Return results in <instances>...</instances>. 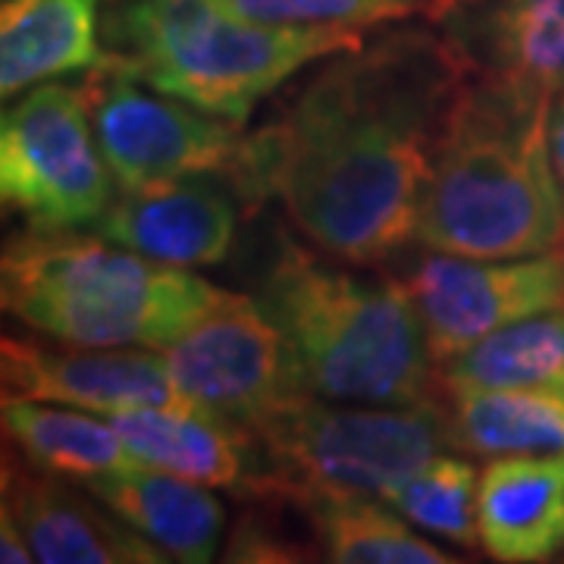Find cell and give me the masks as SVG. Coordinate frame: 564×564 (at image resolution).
<instances>
[{"mask_svg": "<svg viewBox=\"0 0 564 564\" xmlns=\"http://www.w3.org/2000/svg\"><path fill=\"white\" fill-rule=\"evenodd\" d=\"M464 79L433 25H392L323 57L248 135L239 198H276L336 261H386L417 239L436 141Z\"/></svg>", "mask_w": 564, "mask_h": 564, "instance_id": "cell-1", "label": "cell"}, {"mask_svg": "<svg viewBox=\"0 0 564 564\" xmlns=\"http://www.w3.org/2000/svg\"><path fill=\"white\" fill-rule=\"evenodd\" d=\"M552 101L521 82L467 73L436 141L414 242L484 261L564 248Z\"/></svg>", "mask_w": 564, "mask_h": 564, "instance_id": "cell-2", "label": "cell"}, {"mask_svg": "<svg viewBox=\"0 0 564 564\" xmlns=\"http://www.w3.org/2000/svg\"><path fill=\"white\" fill-rule=\"evenodd\" d=\"M254 299L280 333L292 392L392 408L443 404L404 280L358 276L282 239Z\"/></svg>", "mask_w": 564, "mask_h": 564, "instance_id": "cell-3", "label": "cell"}, {"mask_svg": "<svg viewBox=\"0 0 564 564\" xmlns=\"http://www.w3.org/2000/svg\"><path fill=\"white\" fill-rule=\"evenodd\" d=\"M226 289L79 229L10 236L0 258V302L47 339L95 348L163 351L220 302Z\"/></svg>", "mask_w": 564, "mask_h": 564, "instance_id": "cell-4", "label": "cell"}, {"mask_svg": "<svg viewBox=\"0 0 564 564\" xmlns=\"http://www.w3.org/2000/svg\"><path fill=\"white\" fill-rule=\"evenodd\" d=\"M364 32L280 29L223 0H104V63L214 117L245 126L304 66L358 47Z\"/></svg>", "mask_w": 564, "mask_h": 564, "instance_id": "cell-5", "label": "cell"}, {"mask_svg": "<svg viewBox=\"0 0 564 564\" xmlns=\"http://www.w3.org/2000/svg\"><path fill=\"white\" fill-rule=\"evenodd\" d=\"M261 452V480L248 492L373 496L448 445L440 408L329 402L285 392L248 430Z\"/></svg>", "mask_w": 564, "mask_h": 564, "instance_id": "cell-6", "label": "cell"}, {"mask_svg": "<svg viewBox=\"0 0 564 564\" xmlns=\"http://www.w3.org/2000/svg\"><path fill=\"white\" fill-rule=\"evenodd\" d=\"M82 85L41 82L0 117V198L32 229H82L113 195Z\"/></svg>", "mask_w": 564, "mask_h": 564, "instance_id": "cell-7", "label": "cell"}, {"mask_svg": "<svg viewBox=\"0 0 564 564\" xmlns=\"http://www.w3.org/2000/svg\"><path fill=\"white\" fill-rule=\"evenodd\" d=\"M82 91L104 161L122 192L188 176H220L236 188L248 151L239 122L170 98L104 61L82 82Z\"/></svg>", "mask_w": 564, "mask_h": 564, "instance_id": "cell-8", "label": "cell"}, {"mask_svg": "<svg viewBox=\"0 0 564 564\" xmlns=\"http://www.w3.org/2000/svg\"><path fill=\"white\" fill-rule=\"evenodd\" d=\"M404 285L440 367L508 323L564 307V248L502 261L430 251Z\"/></svg>", "mask_w": 564, "mask_h": 564, "instance_id": "cell-9", "label": "cell"}, {"mask_svg": "<svg viewBox=\"0 0 564 564\" xmlns=\"http://www.w3.org/2000/svg\"><path fill=\"white\" fill-rule=\"evenodd\" d=\"M163 358L182 402L242 430L292 392L280 333L254 295L226 292Z\"/></svg>", "mask_w": 564, "mask_h": 564, "instance_id": "cell-10", "label": "cell"}, {"mask_svg": "<svg viewBox=\"0 0 564 564\" xmlns=\"http://www.w3.org/2000/svg\"><path fill=\"white\" fill-rule=\"evenodd\" d=\"M3 402H54L122 414L139 408H188L154 348H95L3 336L0 343Z\"/></svg>", "mask_w": 564, "mask_h": 564, "instance_id": "cell-11", "label": "cell"}, {"mask_svg": "<svg viewBox=\"0 0 564 564\" xmlns=\"http://www.w3.org/2000/svg\"><path fill=\"white\" fill-rule=\"evenodd\" d=\"M32 464L20 448L3 452V505L13 511L35 562L47 564H161L170 555L113 514L88 502V489Z\"/></svg>", "mask_w": 564, "mask_h": 564, "instance_id": "cell-12", "label": "cell"}, {"mask_svg": "<svg viewBox=\"0 0 564 564\" xmlns=\"http://www.w3.org/2000/svg\"><path fill=\"white\" fill-rule=\"evenodd\" d=\"M242 198L220 176H188L148 188H129L113 198L95 232L151 261L173 267L220 263L239 229Z\"/></svg>", "mask_w": 564, "mask_h": 564, "instance_id": "cell-13", "label": "cell"}, {"mask_svg": "<svg viewBox=\"0 0 564 564\" xmlns=\"http://www.w3.org/2000/svg\"><path fill=\"white\" fill-rule=\"evenodd\" d=\"M423 17L467 73L564 95V0H430Z\"/></svg>", "mask_w": 564, "mask_h": 564, "instance_id": "cell-14", "label": "cell"}, {"mask_svg": "<svg viewBox=\"0 0 564 564\" xmlns=\"http://www.w3.org/2000/svg\"><path fill=\"white\" fill-rule=\"evenodd\" d=\"M141 467L182 480L251 492L261 480V452L254 436L195 408H139L107 414Z\"/></svg>", "mask_w": 564, "mask_h": 564, "instance_id": "cell-15", "label": "cell"}, {"mask_svg": "<svg viewBox=\"0 0 564 564\" xmlns=\"http://www.w3.org/2000/svg\"><path fill=\"white\" fill-rule=\"evenodd\" d=\"M480 549L505 564L564 552V458L496 455L477 480Z\"/></svg>", "mask_w": 564, "mask_h": 564, "instance_id": "cell-16", "label": "cell"}, {"mask_svg": "<svg viewBox=\"0 0 564 564\" xmlns=\"http://www.w3.org/2000/svg\"><path fill=\"white\" fill-rule=\"evenodd\" d=\"M95 499L170 555V562H214L226 533V508L214 489L151 467L85 480Z\"/></svg>", "mask_w": 564, "mask_h": 564, "instance_id": "cell-17", "label": "cell"}, {"mask_svg": "<svg viewBox=\"0 0 564 564\" xmlns=\"http://www.w3.org/2000/svg\"><path fill=\"white\" fill-rule=\"evenodd\" d=\"M104 0H3L0 7V95H17L104 61Z\"/></svg>", "mask_w": 564, "mask_h": 564, "instance_id": "cell-18", "label": "cell"}, {"mask_svg": "<svg viewBox=\"0 0 564 564\" xmlns=\"http://www.w3.org/2000/svg\"><path fill=\"white\" fill-rule=\"evenodd\" d=\"M443 421L455 452L564 458V386L443 392Z\"/></svg>", "mask_w": 564, "mask_h": 564, "instance_id": "cell-19", "label": "cell"}, {"mask_svg": "<svg viewBox=\"0 0 564 564\" xmlns=\"http://www.w3.org/2000/svg\"><path fill=\"white\" fill-rule=\"evenodd\" d=\"M3 436L32 464L73 484L141 467L104 414L47 402H3Z\"/></svg>", "mask_w": 564, "mask_h": 564, "instance_id": "cell-20", "label": "cell"}, {"mask_svg": "<svg viewBox=\"0 0 564 564\" xmlns=\"http://www.w3.org/2000/svg\"><path fill=\"white\" fill-rule=\"evenodd\" d=\"M443 392L564 386V307L508 323L436 367Z\"/></svg>", "mask_w": 564, "mask_h": 564, "instance_id": "cell-21", "label": "cell"}, {"mask_svg": "<svg viewBox=\"0 0 564 564\" xmlns=\"http://www.w3.org/2000/svg\"><path fill=\"white\" fill-rule=\"evenodd\" d=\"M282 496V492H280ZM292 499V496H285ZM304 508L314 527L317 549L326 562L339 564H455L440 545L417 536L404 518L373 496H302L292 499Z\"/></svg>", "mask_w": 564, "mask_h": 564, "instance_id": "cell-22", "label": "cell"}, {"mask_svg": "<svg viewBox=\"0 0 564 564\" xmlns=\"http://www.w3.org/2000/svg\"><path fill=\"white\" fill-rule=\"evenodd\" d=\"M477 480L480 470L455 455H433L404 474L383 496L404 521L443 536L462 549L480 545L477 530Z\"/></svg>", "mask_w": 564, "mask_h": 564, "instance_id": "cell-23", "label": "cell"}, {"mask_svg": "<svg viewBox=\"0 0 564 564\" xmlns=\"http://www.w3.org/2000/svg\"><path fill=\"white\" fill-rule=\"evenodd\" d=\"M245 20L280 29H345L364 32L373 25L404 22L426 13L430 0H223Z\"/></svg>", "mask_w": 564, "mask_h": 564, "instance_id": "cell-24", "label": "cell"}, {"mask_svg": "<svg viewBox=\"0 0 564 564\" xmlns=\"http://www.w3.org/2000/svg\"><path fill=\"white\" fill-rule=\"evenodd\" d=\"M0 562L7 564H29L35 562V552L25 540L22 527L17 524L13 511L7 505H0Z\"/></svg>", "mask_w": 564, "mask_h": 564, "instance_id": "cell-25", "label": "cell"}, {"mask_svg": "<svg viewBox=\"0 0 564 564\" xmlns=\"http://www.w3.org/2000/svg\"><path fill=\"white\" fill-rule=\"evenodd\" d=\"M549 148H552V163L564 188V95L552 101V117H549Z\"/></svg>", "mask_w": 564, "mask_h": 564, "instance_id": "cell-26", "label": "cell"}]
</instances>
